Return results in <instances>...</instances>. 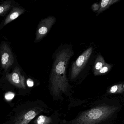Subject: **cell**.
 Here are the masks:
<instances>
[{"mask_svg": "<svg viewBox=\"0 0 124 124\" xmlns=\"http://www.w3.org/2000/svg\"><path fill=\"white\" fill-rule=\"evenodd\" d=\"M74 54L72 48L66 47L57 52L50 75L48 89L54 101H62L63 95L69 96L71 85L67 77V66Z\"/></svg>", "mask_w": 124, "mask_h": 124, "instance_id": "6da1fadb", "label": "cell"}, {"mask_svg": "<svg viewBox=\"0 0 124 124\" xmlns=\"http://www.w3.org/2000/svg\"><path fill=\"white\" fill-rule=\"evenodd\" d=\"M51 110L50 107L40 100L24 102L13 109L4 124H29L36 117L48 114Z\"/></svg>", "mask_w": 124, "mask_h": 124, "instance_id": "7a4b0ae2", "label": "cell"}, {"mask_svg": "<svg viewBox=\"0 0 124 124\" xmlns=\"http://www.w3.org/2000/svg\"><path fill=\"white\" fill-rule=\"evenodd\" d=\"M117 109L115 106H98L79 113L73 119H62L61 124H98L110 117Z\"/></svg>", "mask_w": 124, "mask_h": 124, "instance_id": "3957f363", "label": "cell"}, {"mask_svg": "<svg viewBox=\"0 0 124 124\" xmlns=\"http://www.w3.org/2000/svg\"><path fill=\"white\" fill-rule=\"evenodd\" d=\"M93 50L92 47L88 48L72 64L70 73V78L72 80L76 79L82 71L89 60Z\"/></svg>", "mask_w": 124, "mask_h": 124, "instance_id": "277c9868", "label": "cell"}, {"mask_svg": "<svg viewBox=\"0 0 124 124\" xmlns=\"http://www.w3.org/2000/svg\"><path fill=\"white\" fill-rule=\"evenodd\" d=\"M56 21V18L51 16L42 19L38 26L35 42H38L41 40L49 32Z\"/></svg>", "mask_w": 124, "mask_h": 124, "instance_id": "5b68a950", "label": "cell"}, {"mask_svg": "<svg viewBox=\"0 0 124 124\" xmlns=\"http://www.w3.org/2000/svg\"><path fill=\"white\" fill-rule=\"evenodd\" d=\"M1 66L7 71L13 64L14 58L10 47L6 43L3 42L0 47Z\"/></svg>", "mask_w": 124, "mask_h": 124, "instance_id": "8992f818", "label": "cell"}, {"mask_svg": "<svg viewBox=\"0 0 124 124\" xmlns=\"http://www.w3.org/2000/svg\"><path fill=\"white\" fill-rule=\"evenodd\" d=\"M6 79L12 85L18 89H26L25 77L21 74V70L18 67L14 69L11 73H7Z\"/></svg>", "mask_w": 124, "mask_h": 124, "instance_id": "52a82bcc", "label": "cell"}, {"mask_svg": "<svg viewBox=\"0 0 124 124\" xmlns=\"http://www.w3.org/2000/svg\"><path fill=\"white\" fill-rule=\"evenodd\" d=\"M62 115L57 111L47 115L42 114L36 117L30 123L31 124H61Z\"/></svg>", "mask_w": 124, "mask_h": 124, "instance_id": "ba28073f", "label": "cell"}, {"mask_svg": "<svg viewBox=\"0 0 124 124\" xmlns=\"http://www.w3.org/2000/svg\"><path fill=\"white\" fill-rule=\"evenodd\" d=\"M25 10L23 8L18 7H14L8 16L4 20L3 26L10 23L14 20L20 16L24 13Z\"/></svg>", "mask_w": 124, "mask_h": 124, "instance_id": "9c48e42d", "label": "cell"}, {"mask_svg": "<svg viewBox=\"0 0 124 124\" xmlns=\"http://www.w3.org/2000/svg\"><path fill=\"white\" fill-rule=\"evenodd\" d=\"M119 0H102L99 3V10L97 12V15L108 9L112 5L117 2Z\"/></svg>", "mask_w": 124, "mask_h": 124, "instance_id": "30bf717a", "label": "cell"}, {"mask_svg": "<svg viewBox=\"0 0 124 124\" xmlns=\"http://www.w3.org/2000/svg\"><path fill=\"white\" fill-rule=\"evenodd\" d=\"M13 3L11 1H5L0 6V16H3L13 7Z\"/></svg>", "mask_w": 124, "mask_h": 124, "instance_id": "8fae6325", "label": "cell"}, {"mask_svg": "<svg viewBox=\"0 0 124 124\" xmlns=\"http://www.w3.org/2000/svg\"><path fill=\"white\" fill-rule=\"evenodd\" d=\"M106 63L104 59L102 57V56L101 55H98L94 63L93 68L94 72L100 70L103 66Z\"/></svg>", "mask_w": 124, "mask_h": 124, "instance_id": "7c38bea8", "label": "cell"}, {"mask_svg": "<svg viewBox=\"0 0 124 124\" xmlns=\"http://www.w3.org/2000/svg\"><path fill=\"white\" fill-rule=\"evenodd\" d=\"M111 67L112 66L111 64L106 63L103 66L100 70L94 72V75L95 76H97L103 74L109 71Z\"/></svg>", "mask_w": 124, "mask_h": 124, "instance_id": "4fadbf2b", "label": "cell"}, {"mask_svg": "<svg viewBox=\"0 0 124 124\" xmlns=\"http://www.w3.org/2000/svg\"><path fill=\"white\" fill-rule=\"evenodd\" d=\"M124 91L122 84H118L113 85L109 90V93H122Z\"/></svg>", "mask_w": 124, "mask_h": 124, "instance_id": "5bb4252c", "label": "cell"}, {"mask_svg": "<svg viewBox=\"0 0 124 124\" xmlns=\"http://www.w3.org/2000/svg\"><path fill=\"white\" fill-rule=\"evenodd\" d=\"M15 96V94L13 92H9L6 93L5 95V98L7 101L12 100Z\"/></svg>", "mask_w": 124, "mask_h": 124, "instance_id": "9a60e30c", "label": "cell"}, {"mask_svg": "<svg viewBox=\"0 0 124 124\" xmlns=\"http://www.w3.org/2000/svg\"><path fill=\"white\" fill-rule=\"evenodd\" d=\"M91 8H92V10L93 11H95H95H97L98 12L99 10L100 6H99V4L95 3H94L92 5Z\"/></svg>", "mask_w": 124, "mask_h": 124, "instance_id": "2e32d148", "label": "cell"}, {"mask_svg": "<svg viewBox=\"0 0 124 124\" xmlns=\"http://www.w3.org/2000/svg\"><path fill=\"white\" fill-rule=\"evenodd\" d=\"M27 84L29 87H32L34 85V82L31 79H29L27 81Z\"/></svg>", "mask_w": 124, "mask_h": 124, "instance_id": "e0dca14e", "label": "cell"}, {"mask_svg": "<svg viewBox=\"0 0 124 124\" xmlns=\"http://www.w3.org/2000/svg\"><path fill=\"white\" fill-rule=\"evenodd\" d=\"M123 88H124V85H123Z\"/></svg>", "mask_w": 124, "mask_h": 124, "instance_id": "ac0fdd59", "label": "cell"}]
</instances>
